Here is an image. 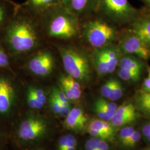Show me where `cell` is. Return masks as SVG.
<instances>
[{
	"label": "cell",
	"mask_w": 150,
	"mask_h": 150,
	"mask_svg": "<svg viewBox=\"0 0 150 150\" xmlns=\"http://www.w3.org/2000/svg\"><path fill=\"white\" fill-rule=\"evenodd\" d=\"M16 97V88L11 77L0 74V114L6 115L11 111Z\"/></svg>",
	"instance_id": "52a82bcc"
},
{
	"label": "cell",
	"mask_w": 150,
	"mask_h": 150,
	"mask_svg": "<svg viewBox=\"0 0 150 150\" xmlns=\"http://www.w3.org/2000/svg\"><path fill=\"white\" fill-rule=\"evenodd\" d=\"M94 110L100 119L106 121H110L115 114L113 113L108 111L101 106L97 103L96 102H95L94 104Z\"/></svg>",
	"instance_id": "4316f807"
},
{
	"label": "cell",
	"mask_w": 150,
	"mask_h": 150,
	"mask_svg": "<svg viewBox=\"0 0 150 150\" xmlns=\"http://www.w3.org/2000/svg\"><path fill=\"white\" fill-rule=\"evenodd\" d=\"M93 65L100 76L108 74L107 63L104 47L96 48L92 57Z\"/></svg>",
	"instance_id": "ac0fdd59"
},
{
	"label": "cell",
	"mask_w": 150,
	"mask_h": 150,
	"mask_svg": "<svg viewBox=\"0 0 150 150\" xmlns=\"http://www.w3.org/2000/svg\"><path fill=\"white\" fill-rule=\"evenodd\" d=\"M64 105L67 104H63L51 94L50 95V96L49 98V105L51 110L54 114L59 115V112L62 107Z\"/></svg>",
	"instance_id": "f1b7e54d"
},
{
	"label": "cell",
	"mask_w": 150,
	"mask_h": 150,
	"mask_svg": "<svg viewBox=\"0 0 150 150\" xmlns=\"http://www.w3.org/2000/svg\"><path fill=\"white\" fill-rule=\"evenodd\" d=\"M62 0H27L22 6L33 15L40 16L50 8L62 3Z\"/></svg>",
	"instance_id": "4fadbf2b"
},
{
	"label": "cell",
	"mask_w": 150,
	"mask_h": 150,
	"mask_svg": "<svg viewBox=\"0 0 150 150\" xmlns=\"http://www.w3.org/2000/svg\"><path fill=\"white\" fill-rule=\"evenodd\" d=\"M142 91L150 92V77L145 79L142 86Z\"/></svg>",
	"instance_id": "74e56055"
},
{
	"label": "cell",
	"mask_w": 150,
	"mask_h": 150,
	"mask_svg": "<svg viewBox=\"0 0 150 150\" xmlns=\"http://www.w3.org/2000/svg\"><path fill=\"white\" fill-rule=\"evenodd\" d=\"M115 79H110L107 80L101 88V93L103 98H108L110 96L112 88Z\"/></svg>",
	"instance_id": "d6a6232c"
},
{
	"label": "cell",
	"mask_w": 150,
	"mask_h": 150,
	"mask_svg": "<svg viewBox=\"0 0 150 150\" xmlns=\"http://www.w3.org/2000/svg\"><path fill=\"white\" fill-rule=\"evenodd\" d=\"M10 56L4 46L0 42V69L10 70Z\"/></svg>",
	"instance_id": "d4e9b609"
},
{
	"label": "cell",
	"mask_w": 150,
	"mask_h": 150,
	"mask_svg": "<svg viewBox=\"0 0 150 150\" xmlns=\"http://www.w3.org/2000/svg\"><path fill=\"white\" fill-rule=\"evenodd\" d=\"M149 77H150V70H149Z\"/></svg>",
	"instance_id": "7bdbcfd3"
},
{
	"label": "cell",
	"mask_w": 150,
	"mask_h": 150,
	"mask_svg": "<svg viewBox=\"0 0 150 150\" xmlns=\"http://www.w3.org/2000/svg\"><path fill=\"white\" fill-rule=\"evenodd\" d=\"M66 150H76V147H70Z\"/></svg>",
	"instance_id": "60d3db41"
},
{
	"label": "cell",
	"mask_w": 150,
	"mask_h": 150,
	"mask_svg": "<svg viewBox=\"0 0 150 150\" xmlns=\"http://www.w3.org/2000/svg\"><path fill=\"white\" fill-rule=\"evenodd\" d=\"M142 1L150 8V0H142Z\"/></svg>",
	"instance_id": "ab89813d"
},
{
	"label": "cell",
	"mask_w": 150,
	"mask_h": 150,
	"mask_svg": "<svg viewBox=\"0 0 150 150\" xmlns=\"http://www.w3.org/2000/svg\"><path fill=\"white\" fill-rule=\"evenodd\" d=\"M117 74L123 80L136 82L139 80L141 75V71L119 68Z\"/></svg>",
	"instance_id": "44dd1931"
},
{
	"label": "cell",
	"mask_w": 150,
	"mask_h": 150,
	"mask_svg": "<svg viewBox=\"0 0 150 150\" xmlns=\"http://www.w3.org/2000/svg\"><path fill=\"white\" fill-rule=\"evenodd\" d=\"M118 66L120 69L139 71H142L143 68V64L140 60L129 54L121 56Z\"/></svg>",
	"instance_id": "d6986e66"
},
{
	"label": "cell",
	"mask_w": 150,
	"mask_h": 150,
	"mask_svg": "<svg viewBox=\"0 0 150 150\" xmlns=\"http://www.w3.org/2000/svg\"><path fill=\"white\" fill-rule=\"evenodd\" d=\"M49 36L61 40L74 38L79 30V17L62 4L54 6L40 15Z\"/></svg>",
	"instance_id": "7a4b0ae2"
},
{
	"label": "cell",
	"mask_w": 150,
	"mask_h": 150,
	"mask_svg": "<svg viewBox=\"0 0 150 150\" xmlns=\"http://www.w3.org/2000/svg\"><path fill=\"white\" fill-rule=\"evenodd\" d=\"M141 139V134L139 131H135L132 136L125 141L122 145L126 147H132L139 142Z\"/></svg>",
	"instance_id": "836d02e7"
},
{
	"label": "cell",
	"mask_w": 150,
	"mask_h": 150,
	"mask_svg": "<svg viewBox=\"0 0 150 150\" xmlns=\"http://www.w3.org/2000/svg\"><path fill=\"white\" fill-rule=\"evenodd\" d=\"M96 11L114 21H129L136 18L138 11L129 0H99Z\"/></svg>",
	"instance_id": "5b68a950"
},
{
	"label": "cell",
	"mask_w": 150,
	"mask_h": 150,
	"mask_svg": "<svg viewBox=\"0 0 150 150\" xmlns=\"http://www.w3.org/2000/svg\"><path fill=\"white\" fill-rule=\"evenodd\" d=\"M28 89L32 92V93L38 98L40 102L43 104V105H45L47 101V98L43 90L33 86H29Z\"/></svg>",
	"instance_id": "f546056e"
},
{
	"label": "cell",
	"mask_w": 150,
	"mask_h": 150,
	"mask_svg": "<svg viewBox=\"0 0 150 150\" xmlns=\"http://www.w3.org/2000/svg\"><path fill=\"white\" fill-rule=\"evenodd\" d=\"M83 35L87 42L95 48H101L110 45L115 38L114 29L106 22L93 20L86 23Z\"/></svg>",
	"instance_id": "277c9868"
},
{
	"label": "cell",
	"mask_w": 150,
	"mask_h": 150,
	"mask_svg": "<svg viewBox=\"0 0 150 150\" xmlns=\"http://www.w3.org/2000/svg\"><path fill=\"white\" fill-rule=\"evenodd\" d=\"M77 140L72 134H68L62 136L58 142V150H66L70 147H76Z\"/></svg>",
	"instance_id": "603a6c76"
},
{
	"label": "cell",
	"mask_w": 150,
	"mask_h": 150,
	"mask_svg": "<svg viewBox=\"0 0 150 150\" xmlns=\"http://www.w3.org/2000/svg\"><path fill=\"white\" fill-rule=\"evenodd\" d=\"M87 120V116L81 108L74 107L71 108L70 113L65 118L64 126L71 130L81 131L85 128Z\"/></svg>",
	"instance_id": "8fae6325"
},
{
	"label": "cell",
	"mask_w": 150,
	"mask_h": 150,
	"mask_svg": "<svg viewBox=\"0 0 150 150\" xmlns=\"http://www.w3.org/2000/svg\"><path fill=\"white\" fill-rule=\"evenodd\" d=\"M46 129L47 125L43 119L33 116L22 122L18 129V134L23 141H33L43 136Z\"/></svg>",
	"instance_id": "ba28073f"
},
{
	"label": "cell",
	"mask_w": 150,
	"mask_h": 150,
	"mask_svg": "<svg viewBox=\"0 0 150 150\" xmlns=\"http://www.w3.org/2000/svg\"><path fill=\"white\" fill-rule=\"evenodd\" d=\"M142 134L145 137H147L150 135V123L145 125L142 128Z\"/></svg>",
	"instance_id": "f35d334b"
},
{
	"label": "cell",
	"mask_w": 150,
	"mask_h": 150,
	"mask_svg": "<svg viewBox=\"0 0 150 150\" xmlns=\"http://www.w3.org/2000/svg\"><path fill=\"white\" fill-rule=\"evenodd\" d=\"M147 138V139H148V141L150 142V135L149 136H148Z\"/></svg>",
	"instance_id": "b9f144b4"
},
{
	"label": "cell",
	"mask_w": 150,
	"mask_h": 150,
	"mask_svg": "<svg viewBox=\"0 0 150 150\" xmlns=\"http://www.w3.org/2000/svg\"><path fill=\"white\" fill-rule=\"evenodd\" d=\"M19 6L13 1L0 0V34Z\"/></svg>",
	"instance_id": "9a60e30c"
},
{
	"label": "cell",
	"mask_w": 150,
	"mask_h": 150,
	"mask_svg": "<svg viewBox=\"0 0 150 150\" xmlns=\"http://www.w3.org/2000/svg\"><path fill=\"white\" fill-rule=\"evenodd\" d=\"M71 110V107L70 103L64 105L62 106L60 112H59V116L62 117L66 118L67 117V116L69 115V113H70Z\"/></svg>",
	"instance_id": "d590c367"
},
{
	"label": "cell",
	"mask_w": 150,
	"mask_h": 150,
	"mask_svg": "<svg viewBox=\"0 0 150 150\" xmlns=\"http://www.w3.org/2000/svg\"><path fill=\"white\" fill-rule=\"evenodd\" d=\"M136 118L137 117L134 116H123L114 114L110 121L114 127H121L134 122Z\"/></svg>",
	"instance_id": "cb8c5ba5"
},
{
	"label": "cell",
	"mask_w": 150,
	"mask_h": 150,
	"mask_svg": "<svg viewBox=\"0 0 150 150\" xmlns=\"http://www.w3.org/2000/svg\"><path fill=\"white\" fill-rule=\"evenodd\" d=\"M55 66L54 56L47 50L35 54L28 60L27 69L33 75L40 77H47L53 72Z\"/></svg>",
	"instance_id": "8992f818"
},
{
	"label": "cell",
	"mask_w": 150,
	"mask_h": 150,
	"mask_svg": "<svg viewBox=\"0 0 150 150\" xmlns=\"http://www.w3.org/2000/svg\"><path fill=\"white\" fill-rule=\"evenodd\" d=\"M123 93V87L122 85L118 81L114 80L112 88L108 98L111 101H116L122 97Z\"/></svg>",
	"instance_id": "484cf974"
},
{
	"label": "cell",
	"mask_w": 150,
	"mask_h": 150,
	"mask_svg": "<svg viewBox=\"0 0 150 150\" xmlns=\"http://www.w3.org/2000/svg\"><path fill=\"white\" fill-rule=\"evenodd\" d=\"M6 1H10V2H12V0H6Z\"/></svg>",
	"instance_id": "ee69618b"
},
{
	"label": "cell",
	"mask_w": 150,
	"mask_h": 150,
	"mask_svg": "<svg viewBox=\"0 0 150 150\" xmlns=\"http://www.w3.org/2000/svg\"></svg>",
	"instance_id": "f6af8a7d"
},
{
	"label": "cell",
	"mask_w": 150,
	"mask_h": 150,
	"mask_svg": "<svg viewBox=\"0 0 150 150\" xmlns=\"http://www.w3.org/2000/svg\"><path fill=\"white\" fill-rule=\"evenodd\" d=\"M59 87L70 101L79 100L82 94L79 82L69 75H61L59 80Z\"/></svg>",
	"instance_id": "30bf717a"
},
{
	"label": "cell",
	"mask_w": 150,
	"mask_h": 150,
	"mask_svg": "<svg viewBox=\"0 0 150 150\" xmlns=\"http://www.w3.org/2000/svg\"><path fill=\"white\" fill-rule=\"evenodd\" d=\"M100 140V139L94 137L88 139L85 144V150H98Z\"/></svg>",
	"instance_id": "e575fe53"
},
{
	"label": "cell",
	"mask_w": 150,
	"mask_h": 150,
	"mask_svg": "<svg viewBox=\"0 0 150 150\" xmlns=\"http://www.w3.org/2000/svg\"><path fill=\"white\" fill-rule=\"evenodd\" d=\"M20 7L16 8L0 34V42L12 57L30 52L37 47L40 41L33 22L21 13Z\"/></svg>",
	"instance_id": "6da1fadb"
},
{
	"label": "cell",
	"mask_w": 150,
	"mask_h": 150,
	"mask_svg": "<svg viewBox=\"0 0 150 150\" xmlns=\"http://www.w3.org/2000/svg\"><path fill=\"white\" fill-rule=\"evenodd\" d=\"M98 150H109V146L106 140L100 139L98 145Z\"/></svg>",
	"instance_id": "8d00e7d4"
},
{
	"label": "cell",
	"mask_w": 150,
	"mask_h": 150,
	"mask_svg": "<svg viewBox=\"0 0 150 150\" xmlns=\"http://www.w3.org/2000/svg\"><path fill=\"white\" fill-rule=\"evenodd\" d=\"M138 108L146 115L150 116V92L142 91L136 97Z\"/></svg>",
	"instance_id": "ffe728a7"
},
{
	"label": "cell",
	"mask_w": 150,
	"mask_h": 150,
	"mask_svg": "<svg viewBox=\"0 0 150 150\" xmlns=\"http://www.w3.org/2000/svg\"><path fill=\"white\" fill-rule=\"evenodd\" d=\"M134 131L135 129L132 126L126 127L122 129L120 132V140L121 142L123 144L132 136Z\"/></svg>",
	"instance_id": "1f68e13d"
},
{
	"label": "cell",
	"mask_w": 150,
	"mask_h": 150,
	"mask_svg": "<svg viewBox=\"0 0 150 150\" xmlns=\"http://www.w3.org/2000/svg\"><path fill=\"white\" fill-rule=\"evenodd\" d=\"M27 102L29 107L33 109H41L44 106L29 89L27 90Z\"/></svg>",
	"instance_id": "83f0119b"
},
{
	"label": "cell",
	"mask_w": 150,
	"mask_h": 150,
	"mask_svg": "<svg viewBox=\"0 0 150 150\" xmlns=\"http://www.w3.org/2000/svg\"><path fill=\"white\" fill-rule=\"evenodd\" d=\"M107 61L108 74L113 72L118 66L120 59L121 57L120 48L112 44L103 47Z\"/></svg>",
	"instance_id": "2e32d148"
},
{
	"label": "cell",
	"mask_w": 150,
	"mask_h": 150,
	"mask_svg": "<svg viewBox=\"0 0 150 150\" xmlns=\"http://www.w3.org/2000/svg\"><path fill=\"white\" fill-rule=\"evenodd\" d=\"M115 114L123 116H137L136 107L133 104L130 103H124L117 107Z\"/></svg>",
	"instance_id": "7402d4cb"
},
{
	"label": "cell",
	"mask_w": 150,
	"mask_h": 150,
	"mask_svg": "<svg viewBox=\"0 0 150 150\" xmlns=\"http://www.w3.org/2000/svg\"><path fill=\"white\" fill-rule=\"evenodd\" d=\"M132 32L150 48V19H141L134 23Z\"/></svg>",
	"instance_id": "5bb4252c"
},
{
	"label": "cell",
	"mask_w": 150,
	"mask_h": 150,
	"mask_svg": "<svg viewBox=\"0 0 150 150\" xmlns=\"http://www.w3.org/2000/svg\"><path fill=\"white\" fill-rule=\"evenodd\" d=\"M52 96L56 97L60 102L63 104H69L70 103L69 99L66 96L64 92L62 91L59 87H54L52 92L51 93Z\"/></svg>",
	"instance_id": "4dcf8cb0"
},
{
	"label": "cell",
	"mask_w": 150,
	"mask_h": 150,
	"mask_svg": "<svg viewBox=\"0 0 150 150\" xmlns=\"http://www.w3.org/2000/svg\"><path fill=\"white\" fill-rule=\"evenodd\" d=\"M120 48L125 54H134L142 59H148L150 57V48L147 47L133 32L122 37Z\"/></svg>",
	"instance_id": "9c48e42d"
},
{
	"label": "cell",
	"mask_w": 150,
	"mask_h": 150,
	"mask_svg": "<svg viewBox=\"0 0 150 150\" xmlns=\"http://www.w3.org/2000/svg\"><path fill=\"white\" fill-rule=\"evenodd\" d=\"M99 0H62V5L79 16L91 10L96 11Z\"/></svg>",
	"instance_id": "7c38bea8"
},
{
	"label": "cell",
	"mask_w": 150,
	"mask_h": 150,
	"mask_svg": "<svg viewBox=\"0 0 150 150\" xmlns=\"http://www.w3.org/2000/svg\"><path fill=\"white\" fill-rule=\"evenodd\" d=\"M87 127L95 129L105 135L108 141H112L115 136L114 126L108 121L101 119H93L88 123Z\"/></svg>",
	"instance_id": "e0dca14e"
},
{
	"label": "cell",
	"mask_w": 150,
	"mask_h": 150,
	"mask_svg": "<svg viewBox=\"0 0 150 150\" xmlns=\"http://www.w3.org/2000/svg\"><path fill=\"white\" fill-rule=\"evenodd\" d=\"M59 52L67 74L78 82H88L91 78L90 61L82 51L71 46L60 47Z\"/></svg>",
	"instance_id": "3957f363"
}]
</instances>
